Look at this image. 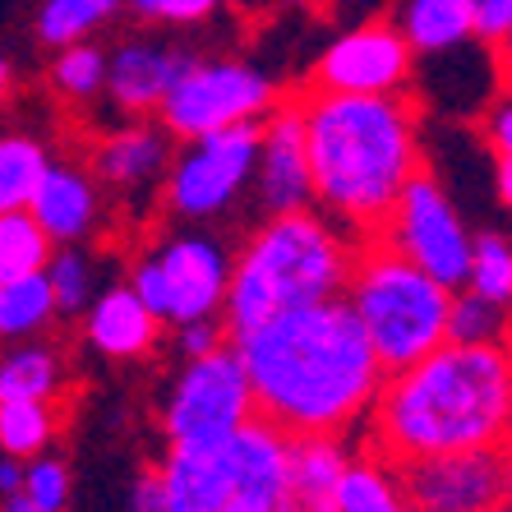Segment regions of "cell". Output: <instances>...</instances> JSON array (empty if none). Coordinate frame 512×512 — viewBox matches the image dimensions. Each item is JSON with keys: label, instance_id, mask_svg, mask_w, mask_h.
Here are the masks:
<instances>
[{"label": "cell", "instance_id": "cell-1", "mask_svg": "<svg viewBox=\"0 0 512 512\" xmlns=\"http://www.w3.org/2000/svg\"><path fill=\"white\" fill-rule=\"evenodd\" d=\"M231 342L245 356L259 416L296 439L365 429L388 383L379 351L346 296L273 314Z\"/></svg>", "mask_w": 512, "mask_h": 512}, {"label": "cell", "instance_id": "cell-2", "mask_svg": "<svg viewBox=\"0 0 512 512\" xmlns=\"http://www.w3.org/2000/svg\"><path fill=\"white\" fill-rule=\"evenodd\" d=\"M365 443L397 466L466 448H512V342H443L388 374Z\"/></svg>", "mask_w": 512, "mask_h": 512}, {"label": "cell", "instance_id": "cell-3", "mask_svg": "<svg viewBox=\"0 0 512 512\" xmlns=\"http://www.w3.org/2000/svg\"><path fill=\"white\" fill-rule=\"evenodd\" d=\"M314 194L360 240L388 222L402 190L425 171L420 107L406 93H328L300 84Z\"/></svg>", "mask_w": 512, "mask_h": 512}, {"label": "cell", "instance_id": "cell-4", "mask_svg": "<svg viewBox=\"0 0 512 512\" xmlns=\"http://www.w3.org/2000/svg\"><path fill=\"white\" fill-rule=\"evenodd\" d=\"M356 254V231H346L337 217L319 213V208L263 217L236 250V273H231L227 296L231 337L250 333L273 314L346 296L351 273H356Z\"/></svg>", "mask_w": 512, "mask_h": 512}, {"label": "cell", "instance_id": "cell-5", "mask_svg": "<svg viewBox=\"0 0 512 512\" xmlns=\"http://www.w3.org/2000/svg\"><path fill=\"white\" fill-rule=\"evenodd\" d=\"M453 286H443L420 263L383 245L379 236L360 240L356 273L346 286L351 310L360 314L383 370L397 374L406 365L425 360L448 342V314H453Z\"/></svg>", "mask_w": 512, "mask_h": 512}, {"label": "cell", "instance_id": "cell-6", "mask_svg": "<svg viewBox=\"0 0 512 512\" xmlns=\"http://www.w3.org/2000/svg\"><path fill=\"white\" fill-rule=\"evenodd\" d=\"M231 273H236V254L227 240L203 231H167L134 254L125 282L157 319L180 328V323L227 314Z\"/></svg>", "mask_w": 512, "mask_h": 512}, {"label": "cell", "instance_id": "cell-7", "mask_svg": "<svg viewBox=\"0 0 512 512\" xmlns=\"http://www.w3.org/2000/svg\"><path fill=\"white\" fill-rule=\"evenodd\" d=\"M259 416L250 370L240 346L227 342L213 356L180 360V370L167 379L157 402V425L167 448H213Z\"/></svg>", "mask_w": 512, "mask_h": 512}, {"label": "cell", "instance_id": "cell-8", "mask_svg": "<svg viewBox=\"0 0 512 512\" xmlns=\"http://www.w3.org/2000/svg\"><path fill=\"white\" fill-rule=\"evenodd\" d=\"M282 102L273 74H263L250 60H194L185 65V74L176 79V88L167 93L157 120L176 134L180 143L203 139V134L231 130V125H250L263 120L268 111Z\"/></svg>", "mask_w": 512, "mask_h": 512}, {"label": "cell", "instance_id": "cell-9", "mask_svg": "<svg viewBox=\"0 0 512 512\" xmlns=\"http://www.w3.org/2000/svg\"><path fill=\"white\" fill-rule=\"evenodd\" d=\"M259 139H263V120H250V125H231V130L180 143L167 176V194H162V213L180 217V222L227 217L254 185Z\"/></svg>", "mask_w": 512, "mask_h": 512}, {"label": "cell", "instance_id": "cell-10", "mask_svg": "<svg viewBox=\"0 0 512 512\" xmlns=\"http://www.w3.org/2000/svg\"><path fill=\"white\" fill-rule=\"evenodd\" d=\"M374 236L383 245H393L397 254H406L411 263H420L425 273H434L443 286L462 291L471 277V254H476V236L462 222L457 203L448 199L439 180L420 171L411 185L402 190V199L393 203V213Z\"/></svg>", "mask_w": 512, "mask_h": 512}, {"label": "cell", "instance_id": "cell-11", "mask_svg": "<svg viewBox=\"0 0 512 512\" xmlns=\"http://www.w3.org/2000/svg\"><path fill=\"white\" fill-rule=\"evenodd\" d=\"M406 499L425 512H512V448H466L402 462Z\"/></svg>", "mask_w": 512, "mask_h": 512}, {"label": "cell", "instance_id": "cell-12", "mask_svg": "<svg viewBox=\"0 0 512 512\" xmlns=\"http://www.w3.org/2000/svg\"><path fill=\"white\" fill-rule=\"evenodd\" d=\"M416 60L397 19H365L319 51L305 84L328 93H406L416 79Z\"/></svg>", "mask_w": 512, "mask_h": 512}, {"label": "cell", "instance_id": "cell-13", "mask_svg": "<svg viewBox=\"0 0 512 512\" xmlns=\"http://www.w3.org/2000/svg\"><path fill=\"white\" fill-rule=\"evenodd\" d=\"M176 134L162 120H125L120 130L102 134L88 153V167L97 171L102 190L125 208V217H139V208L162 203L167 194V176L176 162Z\"/></svg>", "mask_w": 512, "mask_h": 512}, {"label": "cell", "instance_id": "cell-14", "mask_svg": "<svg viewBox=\"0 0 512 512\" xmlns=\"http://www.w3.org/2000/svg\"><path fill=\"white\" fill-rule=\"evenodd\" d=\"M254 203L263 208V217L319 208V194H314V162H310V130H305L300 93H286L282 102L263 116Z\"/></svg>", "mask_w": 512, "mask_h": 512}, {"label": "cell", "instance_id": "cell-15", "mask_svg": "<svg viewBox=\"0 0 512 512\" xmlns=\"http://www.w3.org/2000/svg\"><path fill=\"white\" fill-rule=\"evenodd\" d=\"M231 466H236V503L254 512H277L291 485V448L296 434H286L268 416H254L250 425L231 434Z\"/></svg>", "mask_w": 512, "mask_h": 512}, {"label": "cell", "instance_id": "cell-16", "mask_svg": "<svg viewBox=\"0 0 512 512\" xmlns=\"http://www.w3.org/2000/svg\"><path fill=\"white\" fill-rule=\"evenodd\" d=\"M185 65H190L185 51L148 42V37L120 42V47L111 51L107 97L125 116H157L162 102H167V93L176 88V79L185 74Z\"/></svg>", "mask_w": 512, "mask_h": 512}, {"label": "cell", "instance_id": "cell-17", "mask_svg": "<svg viewBox=\"0 0 512 512\" xmlns=\"http://www.w3.org/2000/svg\"><path fill=\"white\" fill-rule=\"evenodd\" d=\"M162 328H167V323L143 305L130 282L102 286V296H97L84 314V342L93 346L102 360L153 356L157 342H162Z\"/></svg>", "mask_w": 512, "mask_h": 512}, {"label": "cell", "instance_id": "cell-18", "mask_svg": "<svg viewBox=\"0 0 512 512\" xmlns=\"http://www.w3.org/2000/svg\"><path fill=\"white\" fill-rule=\"evenodd\" d=\"M171 512H227L236 503V466L231 448H167L157 462Z\"/></svg>", "mask_w": 512, "mask_h": 512}, {"label": "cell", "instance_id": "cell-19", "mask_svg": "<svg viewBox=\"0 0 512 512\" xmlns=\"http://www.w3.org/2000/svg\"><path fill=\"white\" fill-rule=\"evenodd\" d=\"M28 213L47 227L56 245H84L102 222V180L93 167H79V162H51Z\"/></svg>", "mask_w": 512, "mask_h": 512}, {"label": "cell", "instance_id": "cell-20", "mask_svg": "<svg viewBox=\"0 0 512 512\" xmlns=\"http://www.w3.org/2000/svg\"><path fill=\"white\" fill-rule=\"evenodd\" d=\"M346 462H351L346 434H300L291 448V485L277 512H333Z\"/></svg>", "mask_w": 512, "mask_h": 512}, {"label": "cell", "instance_id": "cell-21", "mask_svg": "<svg viewBox=\"0 0 512 512\" xmlns=\"http://www.w3.org/2000/svg\"><path fill=\"white\" fill-rule=\"evenodd\" d=\"M333 512H411L402 466L365 443V448L351 453V462H346Z\"/></svg>", "mask_w": 512, "mask_h": 512}, {"label": "cell", "instance_id": "cell-22", "mask_svg": "<svg viewBox=\"0 0 512 512\" xmlns=\"http://www.w3.org/2000/svg\"><path fill=\"white\" fill-rule=\"evenodd\" d=\"M393 19L416 56H439L476 42V0H402Z\"/></svg>", "mask_w": 512, "mask_h": 512}, {"label": "cell", "instance_id": "cell-23", "mask_svg": "<svg viewBox=\"0 0 512 512\" xmlns=\"http://www.w3.org/2000/svg\"><path fill=\"white\" fill-rule=\"evenodd\" d=\"M70 383V365L51 342H10L0 356V397H24V402H56Z\"/></svg>", "mask_w": 512, "mask_h": 512}, {"label": "cell", "instance_id": "cell-24", "mask_svg": "<svg viewBox=\"0 0 512 512\" xmlns=\"http://www.w3.org/2000/svg\"><path fill=\"white\" fill-rule=\"evenodd\" d=\"M47 171H51V153L42 139H33V134H0V213L33 208Z\"/></svg>", "mask_w": 512, "mask_h": 512}, {"label": "cell", "instance_id": "cell-25", "mask_svg": "<svg viewBox=\"0 0 512 512\" xmlns=\"http://www.w3.org/2000/svg\"><path fill=\"white\" fill-rule=\"evenodd\" d=\"M56 319H60V305H56V291H51L47 273H33V277H19V282L0 286V342L42 337Z\"/></svg>", "mask_w": 512, "mask_h": 512}, {"label": "cell", "instance_id": "cell-26", "mask_svg": "<svg viewBox=\"0 0 512 512\" xmlns=\"http://www.w3.org/2000/svg\"><path fill=\"white\" fill-rule=\"evenodd\" d=\"M56 240L47 236V227L33 213H0V286L19 282V277L47 273Z\"/></svg>", "mask_w": 512, "mask_h": 512}, {"label": "cell", "instance_id": "cell-27", "mask_svg": "<svg viewBox=\"0 0 512 512\" xmlns=\"http://www.w3.org/2000/svg\"><path fill=\"white\" fill-rule=\"evenodd\" d=\"M60 434L56 402H24V397H0V453L37 457L47 453Z\"/></svg>", "mask_w": 512, "mask_h": 512}, {"label": "cell", "instance_id": "cell-28", "mask_svg": "<svg viewBox=\"0 0 512 512\" xmlns=\"http://www.w3.org/2000/svg\"><path fill=\"white\" fill-rule=\"evenodd\" d=\"M111 74V56L93 42H70L60 47L47 65V84L60 102H93L102 88H107Z\"/></svg>", "mask_w": 512, "mask_h": 512}, {"label": "cell", "instance_id": "cell-29", "mask_svg": "<svg viewBox=\"0 0 512 512\" xmlns=\"http://www.w3.org/2000/svg\"><path fill=\"white\" fill-rule=\"evenodd\" d=\"M130 0H42L37 10V37L47 42L51 51L70 47V42H84L88 33L116 19Z\"/></svg>", "mask_w": 512, "mask_h": 512}, {"label": "cell", "instance_id": "cell-30", "mask_svg": "<svg viewBox=\"0 0 512 512\" xmlns=\"http://www.w3.org/2000/svg\"><path fill=\"white\" fill-rule=\"evenodd\" d=\"M512 337V310L499 300L480 296L471 286H462L453 296V314H448V342L466 346H489V342H508Z\"/></svg>", "mask_w": 512, "mask_h": 512}, {"label": "cell", "instance_id": "cell-31", "mask_svg": "<svg viewBox=\"0 0 512 512\" xmlns=\"http://www.w3.org/2000/svg\"><path fill=\"white\" fill-rule=\"evenodd\" d=\"M93 254L84 245H56L47 263V277H51V291H56V305H60V319H74V314H88L102 291H97V268H93Z\"/></svg>", "mask_w": 512, "mask_h": 512}, {"label": "cell", "instance_id": "cell-32", "mask_svg": "<svg viewBox=\"0 0 512 512\" xmlns=\"http://www.w3.org/2000/svg\"><path fill=\"white\" fill-rule=\"evenodd\" d=\"M466 286L512 310V236H503V231H480Z\"/></svg>", "mask_w": 512, "mask_h": 512}, {"label": "cell", "instance_id": "cell-33", "mask_svg": "<svg viewBox=\"0 0 512 512\" xmlns=\"http://www.w3.org/2000/svg\"><path fill=\"white\" fill-rule=\"evenodd\" d=\"M70 494H74V480H70V466L60 462L51 453H37L28 457V471H24V499L37 503L47 512H65L70 508Z\"/></svg>", "mask_w": 512, "mask_h": 512}, {"label": "cell", "instance_id": "cell-34", "mask_svg": "<svg viewBox=\"0 0 512 512\" xmlns=\"http://www.w3.org/2000/svg\"><path fill=\"white\" fill-rule=\"evenodd\" d=\"M227 0H130V10L139 14L143 24H171V28H185V24H203L213 19Z\"/></svg>", "mask_w": 512, "mask_h": 512}, {"label": "cell", "instance_id": "cell-35", "mask_svg": "<svg viewBox=\"0 0 512 512\" xmlns=\"http://www.w3.org/2000/svg\"><path fill=\"white\" fill-rule=\"evenodd\" d=\"M227 342H231L227 314H213V319H194V323H180V328H176V351H180V360L213 356L217 346H227Z\"/></svg>", "mask_w": 512, "mask_h": 512}, {"label": "cell", "instance_id": "cell-36", "mask_svg": "<svg viewBox=\"0 0 512 512\" xmlns=\"http://www.w3.org/2000/svg\"><path fill=\"white\" fill-rule=\"evenodd\" d=\"M485 139H489L494 162H512V93L508 88L485 107Z\"/></svg>", "mask_w": 512, "mask_h": 512}, {"label": "cell", "instance_id": "cell-37", "mask_svg": "<svg viewBox=\"0 0 512 512\" xmlns=\"http://www.w3.org/2000/svg\"><path fill=\"white\" fill-rule=\"evenodd\" d=\"M512 33V0H476V37L480 42H503Z\"/></svg>", "mask_w": 512, "mask_h": 512}, {"label": "cell", "instance_id": "cell-38", "mask_svg": "<svg viewBox=\"0 0 512 512\" xmlns=\"http://www.w3.org/2000/svg\"><path fill=\"white\" fill-rule=\"evenodd\" d=\"M125 512H171L157 466H153V471H143V476L130 485V494H125Z\"/></svg>", "mask_w": 512, "mask_h": 512}, {"label": "cell", "instance_id": "cell-39", "mask_svg": "<svg viewBox=\"0 0 512 512\" xmlns=\"http://www.w3.org/2000/svg\"><path fill=\"white\" fill-rule=\"evenodd\" d=\"M24 471H28L24 457L0 453V499H14V494H24Z\"/></svg>", "mask_w": 512, "mask_h": 512}, {"label": "cell", "instance_id": "cell-40", "mask_svg": "<svg viewBox=\"0 0 512 512\" xmlns=\"http://www.w3.org/2000/svg\"><path fill=\"white\" fill-rule=\"evenodd\" d=\"M494 56H499V79H503V88L512 93V33L503 37V42H494Z\"/></svg>", "mask_w": 512, "mask_h": 512}, {"label": "cell", "instance_id": "cell-41", "mask_svg": "<svg viewBox=\"0 0 512 512\" xmlns=\"http://www.w3.org/2000/svg\"><path fill=\"white\" fill-rule=\"evenodd\" d=\"M494 190L512 208V162H494Z\"/></svg>", "mask_w": 512, "mask_h": 512}, {"label": "cell", "instance_id": "cell-42", "mask_svg": "<svg viewBox=\"0 0 512 512\" xmlns=\"http://www.w3.org/2000/svg\"><path fill=\"white\" fill-rule=\"evenodd\" d=\"M0 512H47V508H37V503H28L24 494H14V499H5V508Z\"/></svg>", "mask_w": 512, "mask_h": 512}, {"label": "cell", "instance_id": "cell-43", "mask_svg": "<svg viewBox=\"0 0 512 512\" xmlns=\"http://www.w3.org/2000/svg\"><path fill=\"white\" fill-rule=\"evenodd\" d=\"M277 10H314V5H323V0H273Z\"/></svg>", "mask_w": 512, "mask_h": 512}, {"label": "cell", "instance_id": "cell-44", "mask_svg": "<svg viewBox=\"0 0 512 512\" xmlns=\"http://www.w3.org/2000/svg\"><path fill=\"white\" fill-rule=\"evenodd\" d=\"M10 84H14V74H10V60L0 56V102H5V93H10Z\"/></svg>", "mask_w": 512, "mask_h": 512}, {"label": "cell", "instance_id": "cell-45", "mask_svg": "<svg viewBox=\"0 0 512 512\" xmlns=\"http://www.w3.org/2000/svg\"><path fill=\"white\" fill-rule=\"evenodd\" d=\"M227 512H254V508H240V503H231V508Z\"/></svg>", "mask_w": 512, "mask_h": 512}, {"label": "cell", "instance_id": "cell-46", "mask_svg": "<svg viewBox=\"0 0 512 512\" xmlns=\"http://www.w3.org/2000/svg\"><path fill=\"white\" fill-rule=\"evenodd\" d=\"M411 512H425V508H411Z\"/></svg>", "mask_w": 512, "mask_h": 512}, {"label": "cell", "instance_id": "cell-47", "mask_svg": "<svg viewBox=\"0 0 512 512\" xmlns=\"http://www.w3.org/2000/svg\"><path fill=\"white\" fill-rule=\"evenodd\" d=\"M508 342H512V337H508Z\"/></svg>", "mask_w": 512, "mask_h": 512}]
</instances>
